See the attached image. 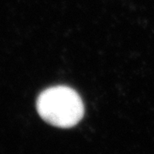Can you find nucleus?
I'll return each instance as SVG.
<instances>
[{
  "mask_svg": "<svg viewBox=\"0 0 154 154\" xmlns=\"http://www.w3.org/2000/svg\"><path fill=\"white\" fill-rule=\"evenodd\" d=\"M36 106L45 122L61 128L75 126L84 115L81 97L74 89L65 86L45 89L38 97Z\"/></svg>",
  "mask_w": 154,
  "mask_h": 154,
  "instance_id": "1",
  "label": "nucleus"
}]
</instances>
